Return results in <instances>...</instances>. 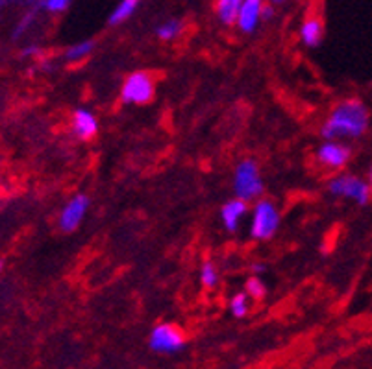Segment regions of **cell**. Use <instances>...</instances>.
Returning <instances> with one entry per match:
<instances>
[{"label":"cell","instance_id":"44dd1931","mask_svg":"<svg viewBox=\"0 0 372 369\" xmlns=\"http://www.w3.org/2000/svg\"><path fill=\"white\" fill-rule=\"evenodd\" d=\"M70 0H39V8L48 11H64Z\"/></svg>","mask_w":372,"mask_h":369},{"label":"cell","instance_id":"83f0119b","mask_svg":"<svg viewBox=\"0 0 372 369\" xmlns=\"http://www.w3.org/2000/svg\"><path fill=\"white\" fill-rule=\"evenodd\" d=\"M0 269H2V262H0Z\"/></svg>","mask_w":372,"mask_h":369},{"label":"cell","instance_id":"ba28073f","mask_svg":"<svg viewBox=\"0 0 372 369\" xmlns=\"http://www.w3.org/2000/svg\"><path fill=\"white\" fill-rule=\"evenodd\" d=\"M317 157H319L320 163L328 166V168H343V166L348 163V159H350V148L341 143L328 141V143H325L319 148Z\"/></svg>","mask_w":372,"mask_h":369},{"label":"cell","instance_id":"e0dca14e","mask_svg":"<svg viewBox=\"0 0 372 369\" xmlns=\"http://www.w3.org/2000/svg\"><path fill=\"white\" fill-rule=\"evenodd\" d=\"M200 281H202V285L207 286V288H211V286L217 285L218 274H217V268H215V264L213 262L204 264L202 272H200Z\"/></svg>","mask_w":372,"mask_h":369},{"label":"cell","instance_id":"7402d4cb","mask_svg":"<svg viewBox=\"0 0 372 369\" xmlns=\"http://www.w3.org/2000/svg\"><path fill=\"white\" fill-rule=\"evenodd\" d=\"M41 52V48L36 47V45H30V47L22 48V58H32V56H38Z\"/></svg>","mask_w":372,"mask_h":369},{"label":"cell","instance_id":"ffe728a7","mask_svg":"<svg viewBox=\"0 0 372 369\" xmlns=\"http://www.w3.org/2000/svg\"><path fill=\"white\" fill-rule=\"evenodd\" d=\"M34 19H36V10H30L28 13H24V17H22L21 21H19V24L15 26V30H13V39H19L22 33L27 32L28 28H30V24L34 22Z\"/></svg>","mask_w":372,"mask_h":369},{"label":"cell","instance_id":"7a4b0ae2","mask_svg":"<svg viewBox=\"0 0 372 369\" xmlns=\"http://www.w3.org/2000/svg\"><path fill=\"white\" fill-rule=\"evenodd\" d=\"M234 190L235 196L239 200H255L260 198L263 192V181L260 178V170L258 164L254 161H241L235 168V178H234Z\"/></svg>","mask_w":372,"mask_h":369},{"label":"cell","instance_id":"484cf974","mask_svg":"<svg viewBox=\"0 0 372 369\" xmlns=\"http://www.w3.org/2000/svg\"><path fill=\"white\" fill-rule=\"evenodd\" d=\"M272 2H274V4H283L285 0H272Z\"/></svg>","mask_w":372,"mask_h":369},{"label":"cell","instance_id":"3957f363","mask_svg":"<svg viewBox=\"0 0 372 369\" xmlns=\"http://www.w3.org/2000/svg\"><path fill=\"white\" fill-rule=\"evenodd\" d=\"M278 226H280V214H278L274 203L269 200L258 201L254 217H252V226H250L252 237L258 240H267L276 233Z\"/></svg>","mask_w":372,"mask_h":369},{"label":"cell","instance_id":"4316f807","mask_svg":"<svg viewBox=\"0 0 372 369\" xmlns=\"http://www.w3.org/2000/svg\"><path fill=\"white\" fill-rule=\"evenodd\" d=\"M371 196H372V170H371Z\"/></svg>","mask_w":372,"mask_h":369},{"label":"cell","instance_id":"603a6c76","mask_svg":"<svg viewBox=\"0 0 372 369\" xmlns=\"http://www.w3.org/2000/svg\"><path fill=\"white\" fill-rule=\"evenodd\" d=\"M272 13H274V11H272L271 6H263V8H261V19L269 21V19H272Z\"/></svg>","mask_w":372,"mask_h":369},{"label":"cell","instance_id":"9c48e42d","mask_svg":"<svg viewBox=\"0 0 372 369\" xmlns=\"http://www.w3.org/2000/svg\"><path fill=\"white\" fill-rule=\"evenodd\" d=\"M261 0H245L241 4L239 11H237V17H235V22L243 33H252L258 28V22H260L261 17Z\"/></svg>","mask_w":372,"mask_h":369},{"label":"cell","instance_id":"4fadbf2b","mask_svg":"<svg viewBox=\"0 0 372 369\" xmlns=\"http://www.w3.org/2000/svg\"><path fill=\"white\" fill-rule=\"evenodd\" d=\"M245 0H217V15L224 24H232L235 22L237 11Z\"/></svg>","mask_w":372,"mask_h":369},{"label":"cell","instance_id":"52a82bcc","mask_svg":"<svg viewBox=\"0 0 372 369\" xmlns=\"http://www.w3.org/2000/svg\"><path fill=\"white\" fill-rule=\"evenodd\" d=\"M87 209H89V198L84 194L75 196V198L64 207L61 214H59V227H61V231L70 233L78 229Z\"/></svg>","mask_w":372,"mask_h":369},{"label":"cell","instance_id":"9a60e30c","mask_svg":"<svg viewBox=\"0 0 372 369\" xmlns=\"http://www.w3.org/2000/svg\"><path fill=\"white\" fill-rule=\"evenodd\" d=\"M93 48H95V42L93 41L78 42V45H73V47L65 50V58L69 59V61H82V59L87 58L93 52Z\"/></svg>","mask_w":372,"mask_h":369},{"label":"cell","instance_id":"5b68a950","mask_svg":"<svg viewBox=\"0 0 372 369\" xmlns=\"http://www.w3.org/2000/svg\"><path fill=\"white\" fill-rule=\"evenodd\" d=\"M150 349L152 351H158V353H178L186 345V338L181 334V331L174 325H169V323H163V325H158L154 327V331L150 332L149 338Z\"/></svg>","mask_w":372,"mask_h":369},{"label":"cell","instance_id":"30bf717a","mask_svg":"<svg viewBox=\"0 0 372 369\" xmlns=\"http://www.w3.org/2000/svg\"><path fill=\"white\" fill-rule=\"evenodd\" d=\"M96 129H98V122H96L95 115L87 109H76L75 116H73V132L80 139L87 141V139L95 137Z\"/></svg>","mask_w":372,"mask_h":369},{"label":"cell","instance_id":"5bb4252c","mask_svg":"<svg viewBox=\"0 0 372 369\" xmlns=\"http://www.w3.org/2000/svg\"><path fill=\"white\" fill-rule=\"evenodd\" d=\"M139 2L141 0H121L117 8L110 15V24H121V22L128 21L135 13V10H137Z\"/></svg>","mask_w":372,"mask_h":369},{"label":"cell","instance_id":"d4e9b609","mask_svg":"<svg viewBox=\"0 0 372 369\" xmlns=\"http://www.w3.org/2000/svg\"><path fill=\"white\" fill-rule=\"evenodd\" d=\"M13 2H19V0H0V11L4 10L8 4H13Z\"/></svg>","mask_w":372,"mask_h":369},{"label":"cell","instance_id":"2e32d148","mask_svg":"<svg viewBox=\"0 0 372 369\" xmlns=\"http://www.w3.org/2000/svg\"><path fill=\"white\" fill-rule=\"evenodd\" d=\"M230 311H232V314H234L235 317L246 316V312H248V299H246V294L234 295L232 301H230Z\"/></svg>","mask_w":372,"mask_h":369},{"label":"cell","instance_id":"ac0fdd59","mask_svg":"<svg viewBox=\"0 0 372 369\" xmlns=\"http://www.w3.org/2000/svg\"><path fill=\"white\" fill-rule=\"evenodd\" d=\"M180 32H181L180 21H167V22H163L160 28H158V36H160L161 39H165V41H169V39L176 37Z\"/></svg>","mask_w":372,"mask_h":369},{"label":"cell","instance_id":"cb8c5ba5","mask_svg":"<svg viewBox=\"0 0 372 369\" xmlns=\"http://www.w3.org/2000/svg\"><path fill=\"white\" fill-rule=\"evenodd\" d=\"M250 272H252V274H263V272H265V266H263V264H252V266H250Z\"/></svg>","mask_w":372,"mask_h":369},{"label":"cell","instance_id":"8fae6325","mask_svg":"<svg viewBox=\"0 0 372 369\" xmlns=\"http://www.w3.org/2000/svg\"><path fill=\"white\" fill-rule=\"evenodd\" d=\"M246 214V201L245 200H232L228 201L226 205L221 209V220H223L224 227L228 229V231H237V227H239L241 218Z\"/></svg>","mask_w":372,"mask_h":369},{"label":"cell","instance_id":"d6986e66","mask_svg":"<svg viewBox=\"0 0 372 369\" xmlns=\"http://www.w3.org/2000/svg\"><path fill=\"white\" fill-rule=\"evenodd\" d=\"M246 292H248L254 299H261V297H265L267 294L265 285H263L261 279H258V277H250V279L246 281Z\"/></svg>","mask_w":372,"mask_h":369},{"label":"cell","instance_id":"8992f818","mask_svg":"<svg viewBox=\"0 0 372 369\" xmlns=\"http://www.w3.org/2000/svg\"><path fill=\"white\" fill-rule=\"evenodd\" d=\"M154 96V81L147 72H133L123 85V100L126 104H147Z\"/></svg>","mask_w":372,"mask_h":369},{"label":"cell","instance_id":"6da1fadb","mask_svg":"<svg viewBox=\"0 0 372 369\" xmlns=\"http://www.w3.org/2000/svg\"><path fill=\"white\" fill-rule=\"evenodd\" d=\"M369 111L359 100H345L337 104L330 118L325 122L320 135L325 141L357 139L367 132Z\"/></svg>","mask_w":372,"mask_h":369},{"label":"cell","instance_id":"7c38bea8","mask_svg":"<svg viewBox=\"0 0 372 369\" xmlns=\"http://www.w3.org/2000/svg\"><path fill=\"white\" fill-rule=\"evenodd\" d=\"M322 36H325V28H322V22L317 19H309L300 28V37H302V42L306 47H319Z\"/></svg>","mask_w":372,"mask_h":369},{"label":"cell","instance_id":"277c9868","mask_svg":"<svg viewBox=\"0 0 372 369\" xmlns=\"http://www.w3.org/2000/svg\"><path fill=\"white\" fill-rule=\"evenodd\" d=\"M328 189L334 196H341V198H350V200L357 201L359 205H365L371 200V187L363 180H359L357 175L343 174L337 175L330 181Z\"/></svg>","mask_w":372,"mask_h":369}]
</instances>
